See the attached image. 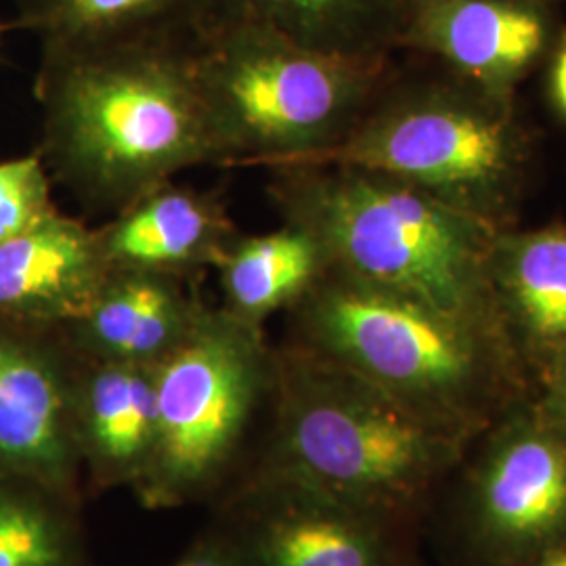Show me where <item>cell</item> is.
I'll use <instances>...</instances> for the list:
<instances>
[{
  "instance_id": "obj_1",
  "label": "cell",
  "mask_w": 566,
  "mask_h": 566,
  "mask_svg": "<svg viewBox=\"0 0 566 566\" xmlns=\"http://www.w3.org/2000/svg\"><path fill=\"white\" fill-rule=\"evenodd\" d=\"M191 41L42 49L46 156L82 200L120 212L177 172L221 164Z\"/></svg>"
},
{
  "instance_id": "obj_2",
  "label": "cell",
  "mask_w": 566,
  "mask_h": 566,
  "mask_svg": "<svg viewBox=\"0 0 566 566\" xmlns=\"http://www.w3.org/2000/svg\"><path fill=\"white\" fill-rule=\"evenodd\" d=\"M271 172L269 193L283 221L317 238L329 269L507 340L489 282V252L502 229L376 170L287 166Z\"/></svg>"
},
{
  "instance_id": "obj_3",
  "label": "cell",
  "mask_w": 566,
  "mask_h": 566,
  "mask_svg": "<svg viewBox=\"0 0 566 566\" xmlns=\"http://www.w3.org/2000/svg\"><path fill=\"white\" fill-rule=\"evenodd\" d=\"M221 164L277 168L344 139L395 78L390 60L327 55L254 21L212 18L191 41Z\"/></svg>"
},
{
  "instance_id": "obj_4",
  "label": "cell",
  "mask_w": 566,
  "mask_h": 566,
  "mask_svg": "<svg viewBox=\"0 0 566 566\" xmlns=\"http://www.w3.org/2000/svg\"><path fill=\"white\" fill-rule=\"evenodd\" d=\"M533 145L516 99L447 72L388 82L353 130L287 166H353L411 182L495 229L516 227ZM273 170V168H271Z\"/></svg>"
},
{
  "instance_id": "obj_5",
  "label": "cell",
  "mask_w": 566,
  "mask_h": 566,
  "mask_svg": "<svg viewBox=\"0 0 566 566\" xmlns=\"http://www.w3.org/2000/svg\"><path fill=\"white\" fill-rule=\"evenodd\" d=\"M285 483L361 512L409 500L443 458L439 422L308 348L275 364Z\"/></svg>"
},
{
  "instance_id": "obj_6",
  "label": "cell",
  "mask_w": 566,
  "mask_h": 566,
  "mask_svg": "<svg viewBox=\"0 0 566 566\" xmlns=\"http://www.w3.org/2000/svg\"><path fill=\"white\" fill-rule=\"evenodd\" d=\"M294 306L304 348L439 424L485 403L506 380V338L336 269H327Z\"/></svg>"
},
{
  "instance_id": "obj_7",
  "label": "cell",
  "mask_w": 566,
  "mask_h": 566,
  "mask_svg": "<svg viewBox=\"0 0 566 566\" xmlns=\"http://www.w3.org/2000/svg\"><path fill=\"white\" fill-rule=\"evenodd\" d=\"M273 374L261 325L202 306L181 343L154 365L156 437L142 470L149 497L179 500L210 483Z\"/></svg>"
},
{
  "instance_id": "obj_8",
  "label": "cell",
  "mask_w": 566,
  "mask_h": 566,
  "mask_svg": "<svg viewBox=\"0 0 566 566\" xmlns=\"http://www.w3.org/2000/svg\"><path fill=\"white\" fill-rule=\"evenodd\" d=\"M554 9L542 0H416L401 51L437 60L453 76L516 99L521 82L558 39Z\"/></svg>"
},
{
  "instance_id": "obj_9",
  "label": "cell",
  "mask_w": 566,
  "mask_h": 566,
  "mask_svg": "<svg viewBox=\"0 0 566 566\" xmlns=\"http://www.w3.org/2000/svg\"><path fill=\"white\" fill-rule=\"evenodd\" d=\"M23 327L0 322V468L63 485L81 446L78 374Z\"/></svg>"
},
{
  "instance_id": "obj_10",
  "label": "cell",
  "mask_w": 566,
  "mask_h": 566,
  "mask_svg": "<svg viewBox=\"0 0 566 566\" xmlns=\"http://www.w3.org/2000/svg\"><path fill=\"white\" fill-rule=\"evenodd\" d=\"M112 271L97 229L57 210L0 245V322L67 327L88 313Z\"/></svg>"
},
{
  "instance_id": "obj_11",
  "label": "cell",
  "mask_w": 566,
  "mask_h": 566,
  "mask_svg": "<svg viewBox=\"0 0 566 566\" xmlns=\"http://www.w3.org/2000/svg\"><path fill=\"white\" fill-rule=\"evenodd\" d=\"M114 271L189 277L214 266L240 235L214 196L166 182L97 229Z\"/></svg>"
},
{
  "instance_id": "obj_12",
  "label": "cell",
  "mask_w": 566,
  "mask_h": 566,
  "mask_svg": "<svg viewBox=\"0 0 566 566\" xmlns=\"http://www.w3.org/2000/svg\"><path fill=\"white\" fill-rule=\"evenodd\" d=\"M182 275L112 271L97 301L67 325L88 359L156 365L196 322L202 304Z\"/></svg>"
},
{
  "instance_id": "obj_13",
  "label": "cell",
  "mask_w": 566,
  "mask_h": 566,
  "mask_svg": "<svg viewBox=\"0 0 566 566\" xmlns=\"http://www.w3.org/2000/svg\"><path fill=\"white\" fill-rule=\"evenodd\" d=\"M486 531L510 546L546 542L566 525V443L544 424L507 432L481 486Z\"/></svg>"
},
{
  "instance_id": "obj_14",
  "label": "cell",
  "mask_w": 566,
  "mask_h": 566,
  "mask_svg": "<svg viewBox=\"0 0 566 566\" xmlns=\"http://www.w3.org/2000/svg\"><path fill=\"white\" fill-rule=\"evenodd\" d=\"M489 282L507 340L518 334L552 361L566 340V224L497 231Z\"/></svg>"
},
{
  "instance_id": "obj_15",
  "label": "cell",
  "mask_w": 566,
  "mask_h": 566,
  "mask_svg": "<svg viewBox=\"0 0 566 566\" xmlns=\"http://www.w3.org/2000/svg\"><path fill=\"white\" fill-rule=\"evenodd\" d=\"M413 4L416 0H219L212 18L254 21L327 55L392 60L401 51Z\"/></svg>"
},
{
  "instance_id": "obj_16",
  "label": "cell",
  "mask_w": 566,
  "mask_h": 566,
  "mask_svg": "<svg viewBox=\"0 0 566 566\" xmlns=\"http://www.w3.org/2000/svg\"><path fill=\"white\" fill-rule=\"evenodd\" d=\"M219 0H13L18 23L42 49H97L124 42L191 39Z\"/></svg>"
},
{
  "instance_id": "obj_17",
  "label": "cell",
  "mask_w": 566,
  "mask_h": 566,
  "mask_svg": "<svg viewBox=\"0 0 566 566\" xmlns=\"http://www.w3.org/2000/svg\"><path fill=\"white\" fill-rule=\"evenodd\" d=\"M224 308L261 325L275 311L294 306L329 269L322 243L303 227L283 223L264 235H238L214 264Z\"/></svg>"
},
{
  "instance_id": "obj_18",
  "label": "cell",
  "mask_w": 566,
  "mask_h": 566,
  "mask_svg": "<svg viewBox=\"0 0 566 566\" xmlns=\"http://www.w3.org/2000/svg\"><path fill=\"white\" fill-rule=\"evenodd\" d=\"M248 566H378L359 512L294 486L252 526Z\"/></svg>"
},
{
  "instance_id": "obj_19",
  "label": "cell",
  "mask_w": 566,
  "mask_h": 566,
  "mask_svg": "<svg viewBox=\"0 0 566 566\" xmlns=\"http://www.w3.org/2000/svg\"><path fill=\"white\" fill-rule=\"evenodd\" d=\"M78 376V434L114 470L143 465L156 437L154 365L88 359Z\"/></svg>"
},
{
  "instance_id": "obj_20",
  "label": "cell",
  "mask_w": 566,
  "mask_h": 566,
  "mask_svg": "<svg viewBox=\"0 0 566 566\" xmlns=\"http://www.w3.org/2000/svg\"><path fill=\"white\" fill-rule=\"evenodd\" d=\"M72 537L51 507L0 486V566H72Z\"/></svg>"
},
{
  "instance_id": "obj_21",
  "label": "cell",
  "mask_w": 566,
  "mask_h": 566,
  "mask_svg": "<svg viewBox=\"0 0 566 566\" xmlns=\"http://www.w3.org/2000/svg\"><path fill=\"white\" fill-rule=\"evenodd\" d=\"M55 212L41 158L28 156L0 163V245L20 238Z\"/></svg>"
},
{
  "instance_id": "obj_22",
  "label": "cell",
  "mask_w": 566,
  "mask_h": 566,
  "mask_svg": "<svg viewBox=\"0 0 566 566\" xmlns=\"http://www.w3.org/2000/svg\"><path fill=\"white\" fill-rule=\"evenodd\" d=\"M547 95L554 109L566 122V30L558 32L547 55Z\"/></svg>"
},
{
  "instance_id": "obj_23",
  "label": "cell",
  "mask_w": 566,
  "mask_h": 566,
  "mask_svg": "<svg viewBox=\"0 0 566 566\" xmlns=\"http://www.w3.org/2000/svg\"><path fill=\"white\" fill-rule=\"evenodd\" d=\"M175 566H248V560L231 547L217 544V542H208V544L196 547L193 552H189Z\"/></svg>"
},
{
  "instance_id": "obj_24",
  "label": "cell",
  "mask_w": 566,
  "mask_h": 566,
  "mask_svg": "<svg viewBox=\"0 0 566 566\" xmlns=\"http://www.w3.org/2000/svg\"><path fill=\"white\" fill-rule=\"evenodd\" d=\"M552 369H554V386L558 390V399L566 403V340L552 357Z\"/></svg>"
},
{
  "instance_id": "obj_25",
  "label": "cell",
  "mask_w": 566,
  "mask_h": 566,
  "mask_svg": "<svg viewBox=\"0 0 566 566\" xmlns=\"http://www.w3.org/2000/svg\"><path fill=\"white\" fill-rule=\"evenodd\" d=\"M542 566H566V552H560V554H554V556H549L546 563Z\"/></svg>"
},
{
  "instance_id": "obj_26",
  "label": "cell",
  "mask_w": 566,
  "mask_h": 566,
  "mask_svg": "<svg viewBox=\"0 0 566 566\" xmlns=\"http://www.w3.org/2000/svg\"><path fill=\"white\" fill-rule=\"evenodd\" d=\"M542 2H547V4H552V7H556V4H560V2H566V0H542Z\"/></svg>"
}]
</instances>
